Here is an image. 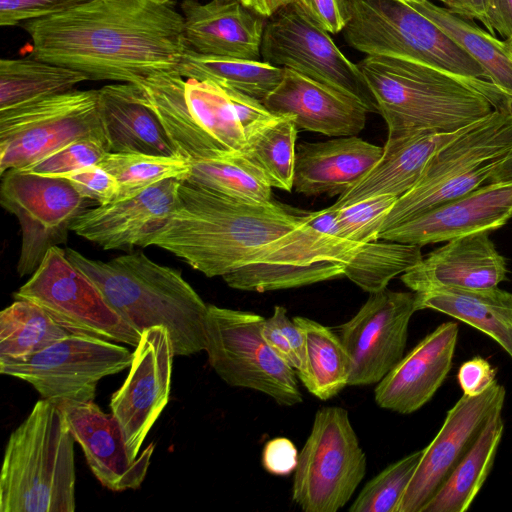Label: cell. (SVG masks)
<instances>
[{
  "label": "cell",
  "instance_id": "ba28073f",
  "mask_svg": "<svg viewBox=\"0 0 512 512\" xmlns=\"http://www.w3.org/2000/svg\"><path fill=\"white\" fill-rule=\"evenodd\" d=\"M264 317L208 304V361L229 386L261 392L281 406L302 402L296 372L262 336Z\"/></svg>",
  "mask_w": 512,
  "mask_h": 512
},
{
  "label": "cell",
  "instance_id": "bcb514c9",
  "mask_svg": "<svg viewBox=\"0 0 512 512\" xmlns=\"http://www.w3.org/2000/svg\"><path fill=\"white\" fill-rule=\"evenodd\" d=\"M55 177L67 179L84 198L100 205L117 200L120 186L113 175L99 165H90Z\"/></svg>",
  "mask_w": 512,
  "mask_h": 512
},
{
  "label": "cell",
  "instance_id": "44dd1931",
  "mask_svg": "<svg viewBox=\"0 0 512 512\" xmlns=\"http://www.w3.org/2000/svg\"><path fill=\"white\" fill-rule=\"evenodd\" d=\"M507 273L506 259L489 232H479L447 241L403 273L401 280L416 293L443 288L485 289L498 286Z\"/></svg>",
  "mask_w": 512,
  "mask_h": 512
},
{
  "label": "cell",
  "instance_id": "3957f363",
  "mask_svg": "<svg viewBox=\"0 0 512 512\" xmlns=\"http://www.w3.org/2000/svg\"><path fill=\"white\" fill-rule=\"evenodd\" d=\"M357 66L387 124L386 142L456 131L512 109V99L490 81L427 63L367 55Z\"/></svg>",
  "mask_w": 512,
  "mask_h": 512
},
{
  "label": "cell",
  "instance_id": "8d00e7d4",
  "mask_svg": "<svg viewBox=\"0 0 512 512\" xmlns=\"http://www.w3.org/2000/svg\"><path fill=\"white\" fill-rule=\"evenodd\" d=\"M184 79L186 104L197 124L224 149L245 152V134L226 89L211 81Z\"/></svg>",
  "mask_w": 512,
  "mask_h": 512
},
{
  "label": "cell",
  "instance_id": "d590c367",
  "mask_svg": "<svg viewBox=\"0 0 512 512\" xmlns=\"http://www.w3.org/2000/svg\"><path fill=\"white\" fill-rule=\"evenodd\" d=\"M70 334L37 304L15 299L0 312V363L24 359Z\"/></svg>",
  "mask_w": 512,
  "mask_h": 512
},
{
  "label": "cell",
  "instance_id": "f1b7e54d",
  "mask_svg": "<svg viewBox=\"0 0 512 512\" xmlns=\"http://www.w3.org/2000/svg\"><path fill=\"white\" fill-rule=\"evenodd\" d=\"M184 80L177 71H171L142 78L134 84L142 89L181 157L189 162L215 157L226 149L190 114L184 96Z\"/></svg>",
  "mask_w": 512,
  "mask_h": 512
},
{
  "label": "cell",
  "instance_id": "2e32d148",
  "mask_svg": "<svg viewBox=\"0 0 512 512\" xmlns=\"http://www.w3.org/2000/svg\"><path fill=\"white\" fill-rule=\"evenodd\" d=\"M506 391L497 381L483 393H463L424 448L396 512H420L476 441L490 416L502 410Z\"/></svg>",
  "mask_w": 512,
  "mask_h": 512
},
{
  "label": "cell",
  "instance_id": "ee69618b",
  "mask_svg": "<svg viewBox=\"0 0 512 512\" xmlns=\"http://www.w3.org/2000/svg\"><path fill=\"white\" fill-rule=\"evenodd\" d=\"M108 152L104 140L81 139L20 170L42 176H59L86 166L99 165Z\"/></svg>",
  "mask_w": 512,
  "mask_h": 512
},
{
  "label": "cell",
  "instance_id": "74e56055",
  "mask_svg": "<svg viewBox=\"0 0 512 512\" xmlns=\"http://www.w3.org/2000/svg\"><path fill=\"white\" fill-rule=\"evenodd\" d=\"M422 258L419 245L377 239L357 248L345 265L344 276L373 293L386 288L394 277L413 268Z\"/></svg>",
  "mask_w": 512,
  "mask_h": 512
},
{
  "label": "cell",
  "instance_id": "60d3db41",
  "mask_svg": "<svg viewBox=\"0 0 512 512\" xmlns=\"http://www.w3.org/2000/svg\"><path fill=\"white\" fill-rule=\"evenodd\" d=\"M345 262L322 261L312 265L253 263L223 276L231 288L265 292L302 287L344 276Z\"/></svg>",
  "mask_w": 512,
  "mask_h": 512
},
{
  "label": "cell",
  "instance_id": "6da1fadb",
  "mask_svg": "<svg viewBox=\"0 0 512 512\" xmlns=\"http://www.w3.org/2000/svg\"><path fill=\"white\" fill-rule=\"evenodd\" d=\"M22 24L34 58L89 80L136 83L176 71L187 50L182 14L153 0H87Z\"/></svg>",
  "mask_w": 512,
  "mask_h": 512
},
{
  "label": "cell",
  "instance_id": "ab89813d",
  "mask_svg": "<svg viewBox=\"0 0 512 512\" xmlns=\"http://www.w3.org/2000/svg\"><path fill=\"white\" fill-rule=\"evenodd\" d=\"M99 166L113 175L120 186L116 201L133 197L166 179L186 181L191 168L181 156L112 152L104 156Z\"/></svg>",
  "mask_w": 512,
  "mask_h": 512
},
{
  "label": "cell",
  "instance_id": "11a10c76",
  "mask_svg": "<svg viewBox=\"0 0 512 512\" xmlns=\"http://www.w3.org/2000/svg\"><path fill=\"white\" fill-rule=\"evenodd\" d=\"M486 0H464V19L477 20L485 25Z\"/></svg>",
  "mask_w": 512,
  "mask_h": 512
},
{
  "label": "cell",
  "instance_id": "6f0895ef",
  "mask_svg": "<svg viewBox=\"0 0 512 512\" xmlns=\"http://www.w3.org/2000/svg\"><path fill=\"white\" fill-rule=\"evenodd\" d=\"M503 42H504L506 51L512 58V36L507 39H504Z\"/></svg>",
  "mask_w": 512,
  "mask_h": 512
},
{
  "label": "cell",
  "instance_id": "5bb4252c",
  "mask_svg": "<svg viewBox=\"0 0 512 512\" xmlns=\"http://www.w3.org/2000/svg\"><path fill=\"white\" fill-rule=\"evenodd\" d=\"M0 204L20 224L17 273L32 274L51 247L65 244L85 199L65 178L9 170L1 176Z\"/></svg>",
  "mask_w": 512,
  "mask_h": 512
},
{
  "label": "cell",
  "instance_id": "f6af8a7d",
  "mask_svg": "<svg viewBox=\"0 0 512 512\" xmlns=\"http://www.w3.org/2000/svg\"><path fill=\"white\" fill-rule=\"evenodd\" d=\"M262 336L269 346L298 375L304 369L305 343L301 328L290 319L283 306H275L272 315L262 324Z\"/></svg>",
  "mask_w": 512,
  "mask_h": 512
},
{
  "label": "cell",
  "instance_id": "680465c9",
  "mask_svg": "<svg viewBox=\"0 0 512 512\" xmlns=\"http://www.w3.org/2000/svg\"><path fill=\"white\" fill-rule=\"evenodd\" d=\"M399 1L404 2V3H421L426 0H399Z\"/></svg>",
  "mask_w": 512,
  "mask_h": 512
},
{
  "label": "cell",
  "instance_id": "836d02e7",
  "mask_svg": "<svg viewBox=\"0 0 512 512\" xmlns=\"http://www.w3.org/2000/svg\"><path fill=\"white\" fill-rule=\"evenodd\" d=\"M184 78L211 81L261 102L278 86L284 68L261 60L199 54L187 48L176 70Z\"/></svg>",
  "mask_w": 512,
  "mask_h": 512
},
{
  "label": "cell",
  "instance_id": "d6a6232c",
  "mask_svg": "<svg viewBox=\"0 0 512 512\" xmlns=\"http://www.w3.org/2000/svg\"><path fill=\"white\" fill-rule=\"evenodd\" d=\"M292 319L301 328L305 343V364L298 378L320 400L336 396L348 386L350 376V360L338 334L307 317Z\"/></svg>",
  "mask_w": 512,
  "mask_h": 512
},
{
  "label": "cell",
  "instance_id": "7402d4cb",
  "mask_svg": "<svg viewBox=\"0 0 512 512\" xmlns=\"http://www.w3.org/2000/svg\"><path fill=\"white\" fill-rule=\"evenodd\" d=\"M458 330L454 321L442 323L403 356L377 383V405L400 414H410L424 406L451 369Z\"/></svg>",
  "mask_w": 512,
  "mask_h": 512
},
{
  "label": "cell",
  "instance_id": "f35d334b",
  "mask_svg": "<svg viewBox=\"0 0 512 512\" xmlns=\"http://www.w3.org/2000/svg\"><path fill=\"white\" fill-rule=\"evenodd\" d=\"M297 132L290 117L277 116L247 139L244 153L262 169L272 188H293Z\"/></svg>",
  "mask_w": 512,
  "mask_h": 512
},
{
  "label": "cell",
  "instance_id": "8992f818",
  "mask_svg": "<svg viewBox=\"0 0 512 512\" xmlns=\"http://www.w3.org/2000/svg\"><path fill=\"white\" fill-rule=\"evenodd\" d=\"M511 147L512 109L495 110L432 157L417 184L397 199L381 232L483 185Z\"/></svg>",
  "mask_w": 512,
  "mask_h": 512
},
{
  "label": "cell",
  "instance_id": "9c48e42d",
  "mask_svg": "<svg viewBox=\"0 0 512 512\" xmlns=\"http://www.w3.org/2000/svg\"><path fill=\"white\" fill-rule=\"evenodd\" d=\"M366 466L348 411L321 407L298 455L292 499L306 512H336L355 493Z\"/></svg>",
  "mask_w": 512,
  "mask_h": 512
},
{
  "label": "cell",
  "instance_id": "b9f144b4",
  "mask_svg": "<svg viewBox=\"0 0 512 512\" xmlns=\"http://www.w3.org/2000/svg\"><path fill=\"white\" fill-rule=\"evenodd\" d=\"M423 451L424 448L388 465L366 483L348 510L350 512H396Z\"/></svg>",
  "mask_w": 512,
  "mask_h": 512
},
{
  "label": "cell",
  "instance_id": "4316f807",
  "mask_svg": "<svg viewBox=\"0 0 512 512\" xmlns=\"http://www.w3.org/2000/svg\"><path fill=\"white\" fill-rule=\"evenodd\" d=\"M478 122L452 132H423L386 142L377 163L339 195L333 206H346L372 196L401 197L417 184L430 160L441 148Z\"/></svg>",
  "mask_w": 512,
  "mask_h": 512
},
{
  "label": "cell",
  "instance_id": "7dc6e473",
  "mask_svg": "<svg viewBox=\"0 0 512 512\" xmlns=\"http://www.w3.org/2000/svg\"><path fill=\"white\" fill-rule=\"evenodd\" d=\"M87 0H0V25L14 26L66 11Z\"/></svg>",
  "mask_w": 512,
  "mask_h": 512
},
{
  "label": "cell",
  "instance_id": "cb8c5ba5",
  "mask_svg": "<svg viewBox=\"0 0 512 512\" xmlns=\"http://www.w3.org/2000/svg\"><path fill=\"white\" fill-rule=\"evenodd\" d=\"M187 48L203 55L261 60L263 17L238 0L181 3Z\"/></svg>",
  "mask_w": 512,
  "mask_h": 512
},
{
  "label": "cell",
  "instance_id": "52a82bcc",
  "mask_svg": "<svg viewBox=\"0 0 512 512\" xmlns=\"http://www.w3.org/2000/svg\"><path fill=\"white\" fill-rule=\"evenodd\" d=\"M350 19L343 36L366 55L434 65L486 80L482 67L430 19L399 0H347Z\"/></svg>",
  "mask_w": 512,
  "mask_h": 512
},
{
  "label": "cell",
  "instance_id": "7c38bea8",
  "mask_svg": "<svg viewBox=\"0 0 512 512\" xmlns=\"http://www.w3.org/2000/svg\"><path fill=\"white\" fill-rule=\"evenodd\" d=\"M123 345L86 334L67 335L21 360L0 363V372L31 384L43 399L91 402L98 382L132 363Z\"/></svg>",
  "mask_w": 512,
  "mask_h": 512
},
{
  "label": "cell",
  "instance_id": "e0dca14e",
  "mask_svg": "<svg viewBox=\"0 0 512 512\" xmlns=\"http://www.w3.org/2000/svg\"><path fill=\"white\" fill-rule=\"evenodd\" d=\"M174 356L165 327L146 330L133 352L127 378L111 396V414L121 426L133 459L169 401Z\"/></svg>",
  "mask_w": 512,
  "mask_h": 512
},
{
  "label": "cell",
  "instance_id": "1f68e13d",
  "mask_svg": "<svg viewBox=\"0 0 512 512\" xmlns=\"http://www.w3.org/2000/svg\"><path fill=\"white\" fill-rule=\"evenodd\" d=\"M189 163L190 176L185 182L190 185L246 203L271 201V184L244 152L226 150L215 157Z\"/></svg>",
  "mask_w": 512,
  "mask_h": 512
},
{
  "label": "cell",
  "instance_id": "8fae6325",
  "mask_svg": "<svg viewBox=\"0 0 512 512\" xmlns=\"http://www.w3.org/2000/svg\"><path fill=\"white\" fill-rule=\"evenodd\" d=\"M13 296L37 304L73 334L134 347L141 339V334L122 318L98 286L59 246L48 250L32 276Z\"/></svg>",
  "mask_w": 512,
  "mask_h": 512
},
{
  "label": "cell",
  "instance_id": "681fc988",
  "mask_svg": "<svg viewBox=\"0 0 512 512\" xmlns=\"http://www.w3.org/2000/svg\"><path fill=\"white\" fill-rule=\"evenodd\" d=\"M298 455L297 448L290 439L276 437L264 445L262 465L270 474L287 476L295 471Z\"/></svg>",
  "mask_w": 512,
  "mask_h": 512
},
{
  "label": "cell",
  "instance_id": "4fadbf2b",
  "mask_svg": "<svg viewBox=\"0 0 512 512\" xmlns=\"http://www.w3.org/2000/svg\"><path fill=\"white\" fill-rule=\"evenodd\" d=\"M261 61L338 89L358 100L367 112L378 113L375 97L357 64L293 3L278 10L265 25Z\"/></svg>",
  "mask_w": 512,
  "mask_h": 512
},
{
  "label": "cell",
  "instance_id": "c3c4849f",
  "mask_svg": "<svg viewBox=\"0 0 512 512\" xmlns=\"http://www.w3.org/2000/svg\"><path fill=\"white\" fill-rule=\"evenodd\" d=\"M293 4L328 33L342 32L350 19L347 0H294Z\"/></svg>",
  "mask_w": 512,
  "mask_h": 512
},
{
  "label": "cell",
  "instance_id": "7bdbcfd3",
  "mask_svg": "<svg viewBox=\"0 0 512 512\" xmlns=\"http://www.w3.org/2000/svg\"><path fill=\"white\" fill-rule=\"evenodd\" d=\"M397 199L395 196L381 195L338 208L332 205L336 210L342 237L360 245L377 240L382 225Z\"/></svg>",
  "mask_w": 512,
  "mask_h": 512
},
{
  "label": "cell",
  "instance_id": "ac0fdd59",
  "mask_svg": "<svg viewBox=\"0 0 512 512\" xmlns=\"http://www.w3.org/2000/svg\"><path fill=\"white\" fill-rule=\"evenodd\" d=\"M180 182L166 179L133 197L85 209L71 231L105 250L147 247L172 215Z\"/></svg>",
  "mask_w": 512,
  "mask_h": 512
},
{
  "label": "cell",
  "instance_id": "816d5d0a",
  "mask_svg": "<svg viewBox=\"0 0 512 512\" xmlns=\"http://www.w3.org/2000/svg\"><path fill=\"white\" fill-rule=\"evenodd\" d=\"M484 27L503 39L512 36V0H486Z\"/></svg>",
  "mask_w": 512,
  "mask_h": 512
},
{
  "label": "cell",
  "instance_id": "603a6c76",
  "mask_svg": "<svg viewBox=\"0 0 512 512\" xmlns=\"http://www.w3.org/2000/svg\"><path fill=\"white\" fill-rule=\"evenodd\" d=\"M262 103L272 113L290 117L298 128L327 136H354L366 123L367 110L358 100L287 68Z\"/></svg>",
  "mask_w": 512,
  "mask_h": 512
},
{
  "label": "cell",
  "instance_id": "5b68a950",
  "mask_svg": "<svg viewBox=\"0 0 512 512\" xmlns=\"http://www.w3.org/2000/svg\"><path fill=\"white\" fill-rule=\"evenodd\" d=\"M74 438L60 408L41 399L11 433L0 476V512L75 511Z\"/></svg>",
  "mask_w": 512,
  "mask_h": 512
},
{
  "label": "cell",
  "instance_id": "ffe728a7",
  "mask_svg": "<svg viewBox=\"0 0 512 512\" xmlns=\"http://www.w3.org/2000/svg\"><path fill=\"white\" fill-rule=\"evenodd\" d=\"M57 406L75 442L81 446L92 473L104 487L121 492L141 486L155 443H150L133 459L117 419L104 413L94 401H63Z\"/></svg>",
  "mask_w": 512,
  "mask_h": 512
},
{
  "label": "cell",
  "instance_id": "db71d44e",
  "mask_svg": "<svg viewBox=\"0 0 512 512\" xmlns=\"http://www.w3.org/2000/svg\"><path fill=\"white\" fill-rule=\"evenodd\" d=\"M512 180V147L498 160L488 182Z\"/></svg>",
  "mask_w": 512,
  "mask_h": 512
},
{
  "label": "cell",
  "instance_id": "91938a15",
  "mask_svg": "<svg viewBox=\"0 0 512 512\" xmlns=\"http://www.w3.org/2000/svg\"><path fill=\"white\" fill-rule=\"evenodd\" d=\"M153 1L162 3V4H167V3H169L170 0H153Z\"/></svg>",
  "mask_w": 512,
  "mask_h": 512
},
{
  "label": "cell",
  "instance_id": "9f6ffc18",
  "mask_svg": "<svg viewBox=\"0 0 512 512\" xmlns=\"http://www.w3.org/2000/svg\"><path fill=\"white\" fill-rule=\"evenodd\" d=\"M441 2L452 13L463 17L464 0H437Z\"/></svg>",
  "mask_w": 512,
  "mask_h": 512
},
{
  "label": "cell",
  "instance_id": "277c9868",
  "mask_svg": "<svg viewBox=\"0 0 512 512\" xmlns=\"http://www.w3.org/2000/svg\"><path fill=\"white\" fill-rule=\"evenodd\" d=\"M66 255L141 335L163 326L175 356L205 351L208 304L179 270L160 265L141 252L108 261L90 259L71 248Z\"/></svg>",
  "mask_w": 512,
  "mask_h": 512
},
{
  "label": "cell",
  "instance_id": "30bf717a",
  "mask_svg": "<svg viewBox=\"0 0 512 512\" xmlns=\"http://www.w3.org/2000/svg\"><path fill=\"white\" fill-rule=\"evenodd\" d=\"M87 138L105 141L98 90H71L0 111V175ZM106 142V141H105Z\"/></svg>",
  "mask_w": 512,
  "mask_h": 512
},
{
  "label": "cell",
  "instance_id": "f907efd6",
  "mask_svg": "<svg viewBox=\"0 0 512 512\" xmlns=\"http://www.w3.org/2000/svg\"><path fill=\"white\" fill-rule=\"evenodd\" d=\"M458 381L464 394L476 396L496 382V370L486 359L477 356L460 366Z\"/></svg>",
  "mask_w": 512,
  "mask_h": 512
},
{
  "label": "cell",
  "instance_id": "484cf974",
  "mask_svg": "<svg viewBox=\"0 0 512 512\" xmlns=\"http://www.w3.org/2000/svg\"><path fill=\"white\" fill-rule=\"evenodd\" d=\"M384 148L354 136L297 147L293 188L305 196L341 195L381 158Z\"/></svg>",
  "mask_w": 512,
  "mask_h": 512
},
{
  "label": "cell",
  "instance_id": "f546056e",
  "mask_svg": "<svg viewBox=\"0 0 512 512\" xmlns=\"http://www.w3.org/2000/svg\"><path fill=\"white\" fill-rule=\"evenodd\" d=\"M504 431L502 410L493 413L469 451L420 512H464L493 466Z\"/></svg>",
  "mask_w": 512,
  "mask_h": 512
},
{
  "label": "cell",
  "instance_id": "7a4b0ae2",
  "mask_svg": "<svg viewBox=\"0 0 512 512\" xmlns=\"http://www.w3.org/2000/svg\"><path fill=\"white\" fill-rule=\"evenodd\" d=\"M303 221L304 215L272 200L241 202L182 181L172 215L149 246L174 254L207 277H223L261 262Z\"/></svg>",
  "mask_w": 512,
  "mask_h": 512
},
{
  "label": "cell",
  "instance_id": "83f0119b",
  "mask_svg": "<svg viewBox=\"0 0 512 512\" xmlns=\"http://www.w3.org/2000/svg\"><path fill=\"white\" fill-rule=\"evenodd\" d=\"M418 310L432 309L485 333L512 359V293L496 287L416 293Z\"/></svg>",
  "mask_w": 512,
  "mask_h": 512
},
{
  "label": "cell",
  "instance_id": "e575fe53",
  "mask_svg": "<svg viewBox=\"0 0 512 512\" xmlns=\"http://www.w3.org/2000/svg\"><path fill=\"white\" fill-rule=\"evenodd\" d=\"M89 78L82 72L32 58L0 60V111L65 93Z\"/></svg>",
  "mask_w": 512,
  "mask_h": 512
},
{
  "label": "cell",
  "instance_id": "4dcf8cb0",
  "mask_svg": "<svg viewBox=\"0 0 512 512\" xmlns=\"http://www.w3.org/2000/svg\"><path fill=\"white\" fill-rule=\"evenodd\" d=\"M408 4L449 36L482 67L486 80L512 99V58L506 51L503 40L429 0Z\"/></svg>",
  "mask_w": 512,
  "mask_h": 512
},
{
  "label": "cell",
  "instance_id": "f5cc1de1",
  "mask_svg": "<svg viewBox=\"0 0 512 512\" xmlns=\"http://www.w3.org/2000/svg\"><path fill=\"white\" fill-rule=\"evenodd\" d=\"M263 18L271 17L281 8L293 3L294 0H238Z\"/></svg>",
  "mask_w": 512,
  "mask_h": 512
},
{
  "label": "cell",
  "instance_id": "d6986e66",
  "mask_svg": "<svg viewBox=\"0 0 512 512\" xmlns=\"http://www.w3.org/2000/svg\"><path fill=\"white\" fill-rule=\"evenodd\" d=\"M512 218V180L488 182L468 194L439 205L396 227L378 239L423 246L461 236L491 232Z\"/></svg>",
  "mask_w": 512,
  "mask_h": 512
},
{
  "label": "cell",
  "instance_id": "d4e9b609",
  "mask_svg": "<svg viewBox=\"0 0 512 512\" xmlns=\"http://www.w3.org/2000/svg\"><path fill=\"white\" fill-rule=\"evenodd\" d=\"M108 151L180 156L140 86L120 82L98 89Z\"/></svg>",
  "mask_w": 512,
  "mask_h": 512
},
{
  "label": "cell",
  "instance_id": "94428289",
  "mask_svg": "<svg viewBox=\"0 0 512 512\" xmlns=\"http://www.w3.org/2000/svg\"><path fill=\"white\" fill-rule=\"evenodd\" d=\"M216 1H227V0H216Z\"/></svg>",
  "mask_w": 512,
  "mask_h": 512
},
{
  "label": "cell",
  "instance_id": "9a60e30c",
  "mask_svg": "<svg viewBox=\"0 0 512 512\" xmlns=\"http://www.w3.org/2000/svg\"><path fill=\"white\" fill-rule=\"evenodd\" d=\"M416 311V292L386 287L370 293L358 312L338 327L350 360L348 386L377 384L399 363Z\"/></svg>",
  "mask_w": 512,
  "mask_h": 512
}]
</instances>
